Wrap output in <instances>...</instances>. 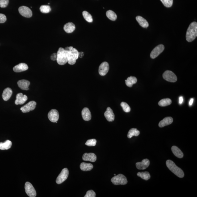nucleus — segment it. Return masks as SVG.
<instances>
[{"label":"nucleus","instance_id":"nucleus-1","mask_svg":"<svg viewBox=\"0 0 197 197\" xmlns=\"http://www.w3.org/2000/svg\"><path fill=\"white\" fill-rule=\"evenodd\" d=\"M197 36V23L196 22H192L189 25L186 31V40L188 42L194 40Z\"/></svg>","mask_w":197,"mask_h":197},{"label":"nucleus","instance_id":"nucleus-2","mask_svg":"<svg viewBox=\"0 0 197 197\" xmlns=\"http://www.w3.org/2000/svg\"><path fill=\"white\" fill-rule=\"evenodd\" d=\"M166 165L171 171L180 178H182L184 176L183 170L176 166L172 161L170 160H167Z\"/></svg>","mask_w":197,"mask_h":197},{"label":"nucleus","instance_id":"nucleus-3","mask_svg":"<svg viewBox=\"0 0 197 197\" xmlns=\"http://www.w3.org/2000/svg\"><path fill=\"white\" fill-rule=\"evenodd\" d=\"M66 51L68 64L70 65H74L76 63V60L78 59L79 52L76 49L73 48L72 51Z\"/></svg>","mask_w":197,"mask_h":197},{"label":"nucleus","instance_id":"nucleus-4","mask_svg":"<svg viewBox=\"0 0 197 197\" xmlns=\"http://www.w3.org/2000/svg\"><path fill=\"white\" fill-rule=\"evenodd\" d=\"M57 61L60 65H64L68 62L66 51L62 48H59L57 53Z\"/></svg>","mask_w":197,"mask_h":197},{"label":"nucleus","instance_id":"nucleus-5","mask_svg":"<svg viewBox=\"0 0 197 197\" xmlns=\"http://www.w3.org/2000/svg\"><path fill=\"white\" fill-rule=\"evenodd\" d=\"M111 182L115 185H124L127 183V178L123 174H120L113 177L111 178Z\"/></svg>","mask_w":197,"mask_h":197},{"label":"nucleus","instance_id":"nucleus-6","mask_svg":"<svg viewBox=\"0 0 197 197\" xmlns=\"http://www.w3.org/2000/svg\"><path fill=\"white\" fill-rule=\"evenodd\" d=\"M69 173V170L67 168H65L63 169L56 179V183L60 184L63 182L68 178Z\"/></svg>","mask_w":197,"mask_h":197},{"label":"nucleus","instance_id":"nucleus-7","mask_svg":"<svg viewBox=\"0 0 197 197\" xmlns=\"http://www.w3.org/2000/svg\"><path fill=\"white\" fill-rule=\"evenodd\" d=\"M25 188L26 194L29 197H35L36 196V190L30 182H26L25 184Z\"/></svg>","mask_w":197,"mask_h":197},{"label":"nucleus","instance_id":"nucleus-8","mask_svg":"<svg viewBox=\"0 0 197 197\" xmlns=\"http://www.w3.org/2000/svg\"><path fill=\"white\" fill-rule=\"evenodd\" d=\"M163 77L167 81L170 82H175L177 81V77L173 72L166 71L163 74Z\"/></svg>","mask_w":197,"mask_h":197},{"label":"nucleus","instance_id":"nucleus-9","mask_svg":"<svg viewBox=\"0 0 197 197\" xmlns=\"http://www.w3.org/2000/svg\"><path fill=\"white\" fill-rule=\"evenodd\" d=\"M165 47L162 44H160L156 47L150 53V57L152 59L156 58L164 51Z\"/></svg>","mask_w":197,"mask_h":197},{"label":"nucleus","instance_id":"nucleus-10","mask_svg":"<svg viewBox=\"0 0 197 197\" xmlns=\"http://www.w3.org/2000/svg\"><path fill=\"white\" fill-rule=\"evenodd\" d=\"M18 11L21 15L25 17L30 18L32 17V12L31 9L27 7H20L18 9Z\"/></svg>","mask_w":197,"mask_h":197},{"label":"nucleus","instance_id":"nucleus-11","mask_svg":"<svg viewBox=\"0 0 197 197\" xmlns=\"http://www.w3.org/2000/svg\"><path fill=\"white\" fill-rule=\"evenodd\" d=\"M37 104L36 102L32 101L29 102L27 104L22 107L20 108L21 111L23 113L28 112L30 111L35 110Z\"/></svg>","mask_w":197,"mask_h":197},{"label":"nucleus","instance_id":"nucleus-12","mask_svg":"<svg viewBox=\"0 0 197 197\" xmlns=\"http://www.w3.org/2000/svg\"><path fill=\"white\" fill-rule=\"evenodd\" d=\"M109 70V65L107 62H104L99 66L98 72L100 75H106Z\"/></svg>","mask_w":197,"mask_h":197},{"label":"nucleus","instance_id":"nucleus-13","mask_svg":"<svg viewBox=\"0 0 197 197\" xmlns=\"http://www.w3.org/2000/svg\"><path fill=\"white\" fill-rule=\"evenodd\" d=\"M59 117V113L57 110L52 109L48 114V118L52 122H56L58 120Z\"/></svg>","mask_w":197,"mask_h":197},{"label":"nucleus","instance_id":"nucleus-14","mask_svg":"<svg viewBox=\"0 0 197 197\" xmlns=\"http://www.w3.org/2000/svg\"><path fill=\"white\" fill-rule=\"evenodd\" d=\"M28 98L26 95H23L21 93L17 95L16 99L15 100V104H23L27 101Z\"/></svg>","mask_w":197,"mask_h":197},{"label":"nucleus","instance_id":"nucleus-15","mask_svg":"<svg viewBox=\"0 0 197 197\" xmlns=\"http://www.w3.org/2000/svg\"><path fill=\"white\" fill-rule=\"evenodd\" d=\"M150 165V161L148 159H144L141 162H138L136 164V168L139 170H144L148 167Z\"/></svg>","mask_w":197,"mask_h":197},{"label":"nucleus","instance_id":"nucleus-16","mask_svg":"<svg viewBox=\"0 0 197 197\" xmlns=\"http://www.w3.org/2000/svg\"><path fill=\"white\" fill-rule=\"evenodd\" d=\"M105 118L108 122H112L115 119V115L113 111L110 107L107 108L106 111L105 112L104 114Z\"/></svg>","mask_w":197,"mask_h":197},{"label":"nucleus","instance_id":"nucleus-17","mask_svg":"<svg viewBox=\"0 0 197 197\" xmlns=\"http://www.w3.org/2000/svg\"><path fill=\"white\" fill-rule=\"evenodd\" d=\"M97 156L94 153H85L83 156V160L85 161L94 162L97 160Z\"/></svg>","mask_w":197,"mask_h":197},{"label":"nucleus","instance_id":"nucleus-18","mask_svg":"<svg viewBox=\"0 0 197 197\" xmlns=\"http://www.w3.org/2000/svg\"><path fill=\"white\" fill-rule=\"evenodd\" d=\"M28 65L26 64L21 63L15 66L13 68V70L15 72H21L25 71L28 69Z\"/></svg>","mask_w":197,"mask_h":197},{"label":"nucleus","instance_id":"nucleus-19","mask_svg":"<svg viewBox=\"0 0 197 197\" xmlns=\"http://www.w3.org/2000/svg\"><path fill=\"white\" fill-rule=\"evenodd\" d=\"M17 84L18 87L22 90H29V87L30 85V82L27 80H20V81H18Z\"/></svg>","mask_w":197,"mask_h":197},{"label":"nucleus","instance_id":"nucleus-20","mask_svg":"<svg viewBox=\"0 0 197 197\" xmlns=\"http://www.w3.org/2000/svg\"><path fill=\"white\" fill-rule=\"evenodd\" d=\"M83 118L85 121H89L91 119V114L88 108H84L81 112Z\"/></svg>","mask_w":197,"mask_h":197},{"label":"nucleus","instance_id":"nucleus-21","mask_svg":"<svg viewBox=\"0 0 197 197\" xmlns=\"http://www.w3.org/2000/svg\"><path fill=\"white\" fill-rule=\"evenodd\" d=\"M13 94V91L10 88H7L4 90L2 95L3 99L4 100H8Z\"/></svg>","mask_w":197,"mask_h":197},{"label":"nucleus","instance_id":"nucleus-22","mask_svg":"<svg viewBox=\"0 0 197 197\" xmlns=\"http://www.w3.org/2000/svg\"><path fill=\"white\" fill-rule=\"evenodd\" d=\"M173 122V119L171 117H167L164 118L163 120H161L159 123V126L160 127H163L165 126L171 124Z\"/></svg>","mask_w":197,"mask_h":197},{"label":"nucleus","instance_id":"nucleus-23","mask_svg":"<svg viewBox=\"0 0 197 197\" xmlns=\"http://www.w3.org/2000/svg\"><path fill=\"white\" fill-rule=\"evenodd\" d=\"M76 27L74 23L72 22H68L64 25V30L66 32L68 33H72L75 30Z\"/></svg>","mask_w":197,"mask_h":197},{"label":"nucleus","instance_id":"nucleus-24","mask_svg":"<svg viewBox=\"0 0 197 197\" xmlns=\"http://www.w3.org/2000/svg\"><path fill=\"white\" fill-rule=\"evenodd\" d=\"M136 19L140 25L144 28H147L149 26V23L146 20L142 17L138 16L136 17Z\"/></svg>","mask_w":197,"mask_h":197},{"label":"nucleus","instance_id":"nucleus-25","mask_svg":"<svg viewBox=\"0 0 197 197\" xmlns=\"http://www.w3.org/2000/svg\"><path fill=\"white\" fill-rule=\"evenodd\" d=\"M171 149L173 154L176 157L180 158H182L183 157L184 154L183 153L178 147L174 146L172 147Z\"/></svg>","mask_w":197,"mask_h":197},{"label":"nucleus","instance_id":"nucleus-26","mask_svg":"<svg viewBox=\"0 0 197 197\" xmlns=\"http://www.w3.org/2000/svg\"><path fill=\"white\" fill-rule=\"evenodd\" d=\"M137 81V79L136 77H128L127 80H125L126 85L129 87H132V85L136 83Z\"/></svg>","mask_w":197,"mask_h":197},{"label":"nucleus","instance_id":"nucleus-27","mask_svg":"<svg viewBox=\"0 0 197 197\" xmlns=\"http://www.w3.org/2000/svg\"><path fill=\"white\" fill-rule=\"evenodd\" d=\"M80 168L81 170L84 171H88L91 170L93 169V165L91 163L82 162L80 165Z\"/></svg>","mask_w":197,"mask_h":197},{"label":"nucleus","instance_id":"nucleus-28","mask_svg":"<svg viewBox=\"0 0 197 197\" xmlns=\"http://www.w3.org/2000/svg\"><path fill=\"white\" fill-rule=\"evenodd\" d=\"M11 142L7 140L4 142L0 143V149L2 150H8L11 148Z\"/></svg>","mask_w":197,"mask_h":197},{"label":"nucleus","instance_id":"nucleus-29","mask_svg":"<svg viewBox=\"0 0 197 197\" xmlns=\"http://www.w3.org/2000/svg\"><path fill=\"white\" fill-rule=\"evenodd\" d=\"M140 131L136 128H131L128 131L127 137L128 138H131L133 136H138L140 134Z\"/></svg>","mask_w":197,"mask_h":197},{"label":"nucleus","instance_id":"nucleus-30","mask_svg":"<svg viewBox=\"0 0 197 197\" xmlns=\"http://www.w3.org/2000/svg\"><path fill=\"white\" fill-rule=\"evenodd\" d=\"M172 102V100L170 98H164L159 102L158 105L161 107H165L171 104Z\"/></svg>","mask_w":197,"mask_h":197},{"label":"nucleus","instance_id":"nucleus-31","mask_svg":"<svg viewBox=\"0 0 197 197\" xmlns=\"http://www.w3.org/2000/svg\"><path fill=\"white\" fill-rule=\"evenodd\" d=\"M137 175L138 176L145 180H148L150 178V174L148 172H139L137 173Z\"/></svg>","mask_w":197,"mask_h":197},{"label":"nucleus","instance_id":"nucleus-32","mask_svg":"<svg viewBox=\"0 0 197 197\" xmlns=\"http://www.w3.org/2000/svg\"><path fill=\"white\" fill-rule=\"evenodd\" d=\"M106 16L111 21H115L116 20L117 18L116 14L113 11L111 10H108L106 12Z\"/></svg>","mask_w":197,"mask_h":197},{"label":"nucleus","instance_id":"nucleus-33","mask_svg":"<svg viewBox=\"0 0 197 197\" xmlns=\"http://www.w3.org/2000/svg\"><path fill=\"white\" fill-rule=\"evenodd\" d=\"M83 15L85 20L88 22H93V20L92 15L89 12L87 11H84L83 12Z\"/></svg>","mask_w":197,"mask_h":197},{"label":"nucleus","instance_id":"nucleus-34","mask_svg":"<svg viewBox=\"0 0 197 197\" xmlns=\"http://www.w3.org/2000/svg\"><path fill=\"white\" fill-rule=\"evenodd\" d=\"M40 10L42 13H48L51 11V9L48 5H42L40 7Z\"/></svg>","mask_w":197,"mask_h":197},{"label":"nucleus","instance_id":"nucleus-35","mask_svg":"<svg viewBox=\"0 0 197 197\" xmlns=\"http://www.w3.org/2000/svg\"><path fill=\"white\" fill-rule=\"evenodd\" d=\"M120 105L125 112H128L130 111V107L129 105L126 102H122L120 104Z\"/></svg>","mask_w":197,"mask_h":197},{"label":"nucleus","instance_id":"nucleus-36","mask_svg":"<svg viewBox=\"0 0 197 197\" xmlns=\"http://www.w3.org/2000/svg\"><path fill=\"white\" fill-rule=\"evenodd\" d=\"M164 6L166 7H170L172 6L173 0H160Z\"/></svg>","mask_w":197,"mask_h":197},{"label":"nucleus","instance_id":"nucleus-37","mask_svg":"<svg viewBox=\"0 0 197 197\" xmlns=\"http://www.w3.org/2000/svg\"><path fill=\"white\" fill-rule=\"evenodd\" d=\"M97 140L95 139H91L87 140V141L85 143V144L88 146H95L96 144Z\"/></svg>","mask_w":197,"mask_h":197},{"label":"nucleus","instance_id":"nucleus-38","mask_svg":"<svg viewBox=\"0 0 197 197\" xmlns=\"http://www.w3.org/2000/svg\"><path fill=\"white\" fill-rule=\"evenodd\" d=\"M9 0H0V7L5 8L8 6Z\"/></svg>","mask_w":197,"mask_h":197},{"label":"nucleus","instance_id":"nucleus-39","mask_svg":"<svg viewBox=\"0 0 197 197\" xmlns=\"http://www.w3.org/2000/svg\"><path fill=\"white\" fill-rule=\"evenodd\" d=\"M96 197V194L94 190H88L87 192L86 195H85V197Z\"/></svg>","mask_w":197,"mask_h":197},{"label":"nucleus","instance_id":"nucleus-40","mask_svg":"<svg viewBox=\"0 0 197 197\" xmlns=\"http://www.w3.org/2000/svg\"><path fill=\"white\" fill-rule=\"evenodd\" d=\"M6 20V15L3 14H0V23H5Z\"/></svg>","mask_w":197,"mask_h":197},{"label":"nucleus","instance_id":"nucleus-41","mask_svg":"<svg viewBox=\"0 0 197 197\" xmlns=\"http://www.w3.org/2000/svg\"><path fill=\"white\" fill-rule=\"evenodd\" d=\"M51 60H53V61H56L57 60V53H54L51 55Z\"/></svg>","mask_w":197,"mask_h":197},{"label":"nucleus","instance_id":"nucleus-42","mask_svg":"<svg viewBox=\"0 0 197 197\" xmlns=\"http://www.w3.org/2000/svg\"><path fill=\"white\" fill-rule=\"evenodd\" d=\"M183 99L182 97H180L179 98V103L180 104H182V102H183Z\"/></svg>","mask_w":197,"mask_h":197},{"label":"nucleus","instance_id":"nucleus-43","mask_svg":"<svg viewBox=\"0 0 197 197\" xmlns=\"http://www.w3.org/2000/svg\"><path fill=\"white\" fill-rule=\"evenodd\" d=\"M84 53L83 52H81L79 53V57H80L81 58H82L84 56Z\"/></svg>","mask_w":197,"mask_h":197},{"label":"nucleus","instance_id":"nucleus-44","mask_svg":"<svg viewBox=\"0 0 197 197\" xmlns=\"http://www.w3.org/2000/svg\"><path fill=\"white\" fill-rule=\"evenodd\" d=\"M193 102H194V98H191L190 100V103H189L190 106H191Z\"/></svg>","mask_w":197,"mask_h":197},{"label":"nucleus","instance_id":"nucleus-45","mask_svg":"<svg viewBox=\"0 0 197 197\" xmlns=\"http://www.w3.org/2000/svg\"><path fill=\"white\" fill-rule=\"evenodd\" d=\"M73 47H68V49H69V51H72V50L73 49Z\"/></svg>","mask_w":197,"mask_h":197},{"label":"nucleus","instance_id":"nucleus-46","mask_svg":"<svg viewBox=\"0 0 197 197\" xmlns=\"http://www.w3.org/2000/svg\"><path fill=\"white\" fill-rule=\"evenodd\" d=\"M114 176H116V174H114Z\"/></svg>","mask_w":197,"mask_h":197}]
</instances>
